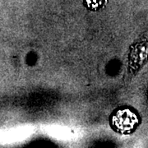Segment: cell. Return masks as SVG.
Segmentation results:
<instances>
[{
  "label": "cell",
  "mask_w": 148,
  "mask_h": 148,
  "mask_svg": "<svg viewBox=\"0 0 148 148\" xmlns=\"http://www.w3.org/2000/svg\"><path fill=\"white\" fill-rule=\"evenodd\" d=\"M138 123V116L128 109L118 110L111 119L113 127L117 132L121 133H127L132 131Z\"/></svg>",
  "instance_id": "1"
},
{
  "label": "cell",
  "mask_w": 148,
  "mask_h": 148,
  "mask_svg": "<svg viewBox=\"0 0 148 148\" xmlns=\"http://www.w3.org/2000/svg\"><path fill=\"white\" fill-rule=\"evenodd\" d=\"M84 3L90 10L97 11L106 5V0H85Z\"/></svg>",
  "instance_id": "2"
}]
</instances>
